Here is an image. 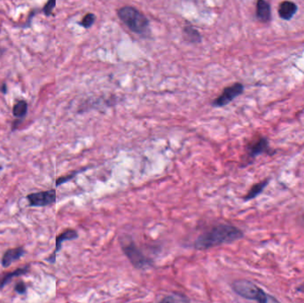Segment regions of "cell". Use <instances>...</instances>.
Masks as SVG:
<instances>
[{
  "label": "cell",
  "instance_id": "8",
  "mask_svg": "<svg viewBox=\"0 0 304 303\" xmlns=\"http://www.w3.org/2000/svg\"><path fill=\"white\" fill-rule=\"evenodd\" d=\"M24 253H25V250L23 246L8 249V251H6L2 257L1 264L4 268H8L14 261H18L19 259L23 257Z\"/></svg>",
  "mask_w": 304,
  "mask_h": 303
},
{
  "label": "cell",
  "instance_id": "3",
  "mask_svg": "<svg viewBox=\"0 0 304 303\" xmlns=\"http://www.w3.org/2000/svg\"><path fill=\"white\" fill-rule=\"evenodd\" d=\"M117 15L122 23L135 34L144 35L149 31V21L139 9L132 6L118 8Z\"/></svg>",
  "mask_w": 304,
  "mask_h": 303
},
{
  "label": "cell",
  "instance_id": "9",
  "mask_svg": "<svg viewBox=\"0 0 304 303\" xmlns=\"http://www.w3.org/2000/svg\"><path fill=\"white\" fill-rule=\"evenodd\" d=\"M30 269H31V266L26 265L23 268H18V269H15L13 271L1 274L0 275V290H3L5 286L9 284L13 278L26 275L27 273L30 271Z\"/></svg>",
  "mask_w": 304,
  "mask_h": 303
},
{
  "label": "cell",
  "instance_id": "11",
  "mask_svg": "<svg viewBox=\"0 0 304 303\" xmlns=\"http://www.w3.org/2000/svg\"><path fill=\"white\" fill-rule=\"evenodd\" d=\"M297 10H298V7L296 4H294L293 2H290V1H285V2H282L279 6L278 15L281 19L290 21L296 14Z\"/></svg>",
  "mask_w": 304,
  "mask_h": 303
},
{
  "label": "cell",
  "instance_id": "1",
  "mask_svg": "<svg viewBox=\"0 0 304 303\" xmlns=\"http://www.w3.org/2000/svg\"><path fill=\"white\" fill-rule=\"evenodd\" d=\"M243 230L231 224H218L211 230L198 236L195 240L194 248L204 251L215 246L228 245L244 238Z\"/></svg>",
  "mask_w": 304,
  "mask_h": 303
},
{
  "label": "cell",
  "instance_id": "4",
  "mask_svg": "<svg viewBox=\"0 0 304 303\" xmlns=\"http://www.w3.org/2000/svg\"><path fill=\"white\" fill-rule=\"evenodd\" d=\"M119 244L123 253L135 269H143L151 266V260L146 257L139 249L132 237L128 235H123L119 238Z\"/></svg>",
  "mask_w": 304,
  "mask_h": 303
},
{
  "label": "cell",
  "instance_id": "15",
  "mask_svg": "<svg viewBox=\"0 0 304 303\" xmlns=\"http://www.w3.org/2000/svg\"><path fill=\"white\" fill-rule=\"evenodd\" d=\"M159 303H190V299L183 293L175 292L164 297Z\"/></svg>",
  "mask_w": 304,
  "mask_h": 303
},
{
  "label": "cell",
  "instance_id": "14",
  "mask_svg": "<svg viewBox=\"0 0 304 303\" xmlns=\"http://www.w3.org/2000/svg\"><path fill=\"white\" fill-rule=\"evenodd\" d=\"M269 182H270V180L267 179V180H262L261 182H259L257 184L254 185L250 188V190L248 191L247 195L244 196V201L247 202V201H249V200L254 199L255 197H257L265 189V188L269 184Z\"/></svg>",
  "mask_w": 304,
  "mask_h": 303
},
{
  "label": "cell",
  "instance_id": "6",
  "mask_svg": "<svg viewBox=\"0 0 304 303\" xmlns=\"http://www.w3.org/2000/svg\"><path fill=\"white\" fill-rule=\"evenodd\" d=\"M30 207L34 208H44L51 206L56 201V191L55 189H50L46 191L31 193L27 196Z\"/></svg>",
  "mask_w": 304,
  "mask_h": 303
},
{
  "label": "cell",
  "instance_id": "19",
  "mask_svg": "<svg viewBox=\"0 0 304 303\" xmlns=\"http://www.w3.org/2000/svg\"><path fill=\"white\" fill-rule=\"evenodd\" d=\"M55 5H56V1H54V0L49 1V2H47L45 5V7L43 8V12L45 13V15L46 16H49L52 15V12H53V8H55Z\"/></svg>",
  "mask_w": 304,
  "mask_h": 303
},
{
  "label": "cell",
  "instance_id": "21",
  "mask_svg": "<svg viewBox=\"0 0 304 303\" xmlns=\"http://www.w3.org/2000/svg\"><path fill=\"white\" fill-rule=\"evenodd\" d=\"M296 291L300 293H304V282L297 286Z\"/></svg>",
  "mask_w": 304,
  "mask_h": 303
},
{
  "label": "cell",
  "instance_id": "16",
  "mask_svg": "<svg viewBox=\"0 0 304 303\" xmlns=\"http://www.w3.org/2000/svg\"><path fill=\"white\" fill-rule=\"evenodd\" d=\"M28 111V104L25 100H19L17 104L14 106L13 109V114L16 118L22 119L23 117H25Z\"/></svg>",
  "mask_w": 304,
  "mask_h": 303
},
{
  "label": "cell",
  "instance_id": "18",
  "mask_svg": "<svg viewBox=\"0 0 304 303\" xmlns=\"http://www.w3.org/2000/svg\"><path fill=\"white\" fill-rule=\"evenodd\" d=\"M88 167H86L84 169H81V170H79V171H76V172H73V173H69L68 175H65V176H61L60 178H58L57 180L55 181V185L56 186H60V185L63 184L65 182H67L68 180H71L73 179L74 177L76 176L77 174H79V173H81V172H84L85 170H87Z\"/></svg>",
  "mask_w": 304,
  "mask_h": 303
},
{
  "label": "cell",
  "instance_id": "5",
  "mask_svg": "<svg viewBox=\"0 0 304 303\" xmlns=\"http://www.w3.org/2000/svg\"><path fill=\"white\" fill-rule=\"evenodd\" d=\"M244 92V85L241 83H235V84L227 86L223 89L220 96H218L216 99L213 100L212 105L213 107H224L228 105L230 103L237 98L238 96L242 94Z\"/></svg>",
  "mask_w": 304,
  "mask_h": 303
},
{
  "label": "cell",
  "instance_id": "20",
  "mask_svg": "<svg viewBox=\"0 0 304 303\" xmlns=\"http://www.w3.org/2000/svg\"><path fill=\"white\" fill-rule=\"evenodd\" d=\"M15 291L19 294H26L27 293V285L24 282L21 281L18 282L15 286Z\"/></svg>",
  "mask_w": 304,
  "mask_h": 303
},
{
  "label": "cell",
  "instance_id": "10",
  "mask_svg": "<svg viewBox=\"0 0 304 303\" xmlns=\"http://www.w3.org/2000/svg\"><path fill=\"white\" fill-rule=\"evenodd\" d=\"M269 149V142L266 138L262 137L256 142L248 146V155L250 157H256L261 154L264 153Z\"/></svg>",
  "mask_w": 304,
  "mask_h": 303
},
{
  "label": "cell",
  "instance_id": "7",
  "mask_svg": "<svg viewBox=\"0 0 304 303\" xmlns=\"http://www.w3.org/2000/svg\"><path fill=\"white\" fill-rule=\"evenodd\" d=\"M78 238H79L78 232L76 230H72V229H67L63 232H61V234L58 235L56 239H55V248H54L53 253L50 255L49 257L46 259V261H48L49 263H52V264L55 263L57 253L61 249L62 243L65 241H68V240H73V239H76Z\"/></svg>",
  "mask_w": 304,
  "mask_h": 303
},
{
  "label": "cell",
  "instance_id": "17",
  "mask_svg": "<svg viewBox=\"0 0 304 303\" xmlns=\"http://www.w3.org/2000/svg\"><path fill=\"white\" fill-rule=\"evenodd\" d=\"M95 19H96L95 15H94L93 13H88L83 17L81 23H80V25H81L82 27H84L85 29H89L94 25Z\"/></svg>",
  "mask_w": 304,
  "mask_h": 303
},
{
  "label": "cell",
  "instance_id": "13",
  "mask_svg": "<svg viewBox=\"0 0 304 303\" xmlns=\"http://www.w3.org/2000/svg\"><path fill=\"white\" fill-rule=\"evenodd\" d=\"M183 38L191 44H199L202 42V37L199 31L190 23H186L183 30Z\"/></svg>",
  "mask_w": 304,
  "mask_h": 303
},
{
  "label": "cell",
  "instance_id": "12",
  "mask_svg": "<svg viewBox=\"0 0 304 303\" xmlns=\"http://www.w3.org/2000/svg\"><path fill=\"white\" fill-rule=\"evenodd\" d=\"M256 17L262 23H268L271 19L270 6L264 0H259L256 4Z\"/></svg>",
  "mask_w": 304,
  "mask_h": 303
},
{
  "label": "cell",
  "instance_id": "2",
  "mask_svg": "<svg viewBox=\"0 0 304 303\" xmlns=\"http://www.w3.org/2000/svg\"><path fill=\"white\" fill-rule=\"evenodd\" d=\"M232 290L238 295L257 303H281L275 296L265 292L263 289L247 279H239L232 283Z\"/></svg>",
  "mask_w": 304,
  "mask_h": 303
}]
</instances>
